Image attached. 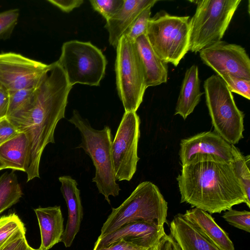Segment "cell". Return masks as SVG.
<instances>
[{
  "label": "cell",
  "instance_id": "obj_37",
  "mask_svg": "<svg viewBox=\"0 0 250 250\" xmlns=\"http://www.w3.org/2000/svg\"><path fill=\"white\" fill-rule=\"evenodd\" d=\"M9 103V93L0 85V120L6 118Z\"/></svg>",
  "mask_w": 250,
  "mask_h": 250
},
{
  "label": "cell",
  "instance_id": "obj_36",
  "mask_svg": "<svg viewBox=\"0 0 250 250\" xmlns=\"http://www.w3.org/2000/svg\"><path fill=\"white\" fill-rule=\"evenodd\" d=\"M150 250H181L177 242L169 234L166 233L161 238L158 244Z\"/></svg>",
  "mask_w": 250,
  "mask_h": 250
},
{
  "label": "cell",
  "instance_id": "obj_29",
  "mask_svg": "<svg viewBox=\"0 0 250 250\" xmlns=\"http://www.w3.org/2000/svg\"><path fill=\"white\" fill-rule=\"evenodd\" d=\"M89 2L93 9L107 21L120 10L124 0H90Z\"/></svg>",
  "mask_w": 250,
  "mask_h": 250
},
{
  "label": "cell",
  "instance_id": "obj_8",
  "mask_svg": "<svg viewBox=\"0 0 250 250\" xmlns=\"http://www.w3.org/2000/svg\"><path fill=\"white\" fill-rule=\"evenodd\" d=\"M57 63L71 86L76 83L99 86L105 75L107 60L90 42L77 40L63 43Z\"/></svg>",
  "mask_w": 250,
  "mask_h": 250
},
{
  "label": "cell",
  "instance_id": "obj_17",
  "mask_svg": "<svg viewBox=\"0 0 250 250\" xmlns=\"http://www.w3.org/2000/svg\"><path fill=\"white\" fill-rule=\"evenodd\" d=\"M169 229L170 235L181 250H221L202 235L181 213L174 216Z\"/></svg>",
  "mask_w": 250,
  "mask_h": 250
},
{
  "label": "cell",
  "instance_id": "obj_31",
  "mask_svg": "<svg viewBox=\"0 0 250 250\" xmlns=\"http://www.w3.org/2000/svg\"><path fill=\"white\" fill-rule=\"evenodd\" d=\"M220 77L224 81L231 92L239 94L248 100L250 99V80L229 74L221 75Z\"/></svg>",
  "mask_w": 250,
  "mask_h": 250
},
{
  "label": "cell",
  "instance_id": "obj_23",
  "mask_svg": "<svg viewBox=\"0 0 250 250\" xmlns=\"http://www.w3.org/2000/svg\"><path fill=\"white\" fill-rule=\"evenodd\" d=\"M22 192L14 172H6L0 176V214L21 197Z\"/></svg>",
  "mask_w": 250,
  "mask_h": 250
},
{
  "label": "cell",
  "instance_id": "obj_14",
  "mask_svg": "<svg viewBox=\"0 0 250 250\" xmlns=\"http://www.w3.org/2000/svg\"><path fill=\"white\" fill-rule=\"evenodd\" d=\"M196 154H209L232 163L231 145L215 132L205 131L181 141L179 158L182 166Z\"/></svg>",
  "mask_w": 250,
  "mask_h": 250
},
{
  "label": "cell",
  "instance_id": "obj_19",
  "mask_svg": "<svg viewBox=\"0 0 250 250\" xmlns=\"http://www.w3.org/2000/svg\"><path fill=\"white\" fill-rule=\"evenodd\" d=\"M40 229L39 250H48L60 242L64 232L63 218L60 206L39 208L34 209Z\"/></svg>",
  "mask_w": 250,
  "mask_h": 250
},
{
  "label": "cell",
  "instance_id": "obj_3",
  "mask_svg": "<svg viewBox=\"0 0 250 250\" xmlns=\"http://www.w3.org/2000/svg\"><path fill=\"white\" fill-rule=\"evenodd\" d=\"M68 121L78 129L81 136V143L77 148H82L90 157L95 168V176L92 181L110 204L109 196H118L121 190L114 170L110 127L105 125L101 130L93 128L88 121L83 118L76 110H73Z\"/></svg>",
  "mask_w": 250,
  "mask_h": 250
},
{
  "label": "cell",
  "instance_id": "obj_1",
  "mask_svg": "<svg viewBox=\"0 0 250 250\" xmlns=\"http://www.w3.org/2000/svg\"><path fill=\"white\" fill-rule=\"evenodd\" d=\"M61 67L50 66L35 88L32 100L7 119L19 132L24 133L28 148L25 172L27 182L40 178L39 166L44 149L55 143L54 132L59 121L65 118L69 93L72 88Z\"/></svg>",
  "mask_w": 250,
  "mask_h": 250
},
{
  "label": "cell",
  "instance_id": "obj_32",
  "mask_svg": "<svg viewBox=\"0 0 250 250\" xmlns=\"http://www.w3.org/2000/svg\"><path fill=\"white\" fill-rule=\"evenodd\" d=\"M25 228L15 233L0 249V250H28L30 246L25 237Z\"/></svg>",
  "mask_w": 250,
  "mask_h": 250
},
{
  "label": "cell",
  "instance_id": "obj_15",
  "mask_svg": "<svg viewBox=\"0 0 250 250\" xmlns=\"http://www.w3.org/2000/svg\"><path fill=\"white\" fill-rule=\"evenodd\" d=\"M61 191L68 208V219L61 242L65 247L71 246L79 231L83 217V209L77 181L68 175L60 176Z\"/></svg>",
  "mask_w": 250,
  "mask_h": 250
},
{
  "label": "cell",
  "instance_id": "obj_6",
  "mask_svg": "<svg viewBox=\"0 0 250 250\" xmlns=\"http://www.w3.org/2000/svg\"><path fill=\"white\" fill-rule=\"evenodd\" d=\"M241 0L192 1L197 4L190 19L189 51L197 53L221 41Z\"/></svg>",
  "mask_w": 250,
  "mask_h": 250
},
{
  "label": "cell",
  "instance_id": "obj_11",
  "mask_svg": "<svg viewBox=\"0 0 250 250\" xmlns=\"http://www.w3.org/2000/svg\"><path fill=\"white\" fill-rule=\"evenodd\" d=\"M49 64L14 52L0 53V85L9 93L36 88Z\"/></svg>",
  "mask_w": 250,
  "mask_h": 250
},
{
  "label": "cell",
  "instance_id": "obj_28",
  "mask_svg": "<svg viewBox=\"0 0 250 250\" xmlns=\"http://www.w3.org/2000/svg\"><path fill=\"white\" fill-rule=\"evenodd\" d=\"M222 217L231 225L250 232V212L247 210H237L232 208L226 210Z\"/></svg>",
  "mask_w": 250,
  "mask_h": 250
},
{
  "label": "cell",
  "instance_id": "obj_27",
  "mask_svg": "<svg viewBox=\"0 0 250 250\" xmlns=\"http://www.w3.org/2000/svg\"><path fill=\"white\" fill-rule=\"evenodd\" d=\"M152 7L149 6L145 9L136 19L127 32L124 35L131 42H134L140 36L146 35Z\"/></svg>",
  "mask_w": 250,
  "mask_h": 250
},
{
  "label": "cell",
  "instance_id": "obj_34",
  "mask_svg": "<svg viewBox=\"0 0 250 250\" xmlns=\"http://www.w3.org/2000/svg\"><path fill=\"white\" fill-rule=\"evenodd\" d=\"M150 249L125 239H121L108 246L97 250H150Z\"/></svg>",
  "mask_w": 250,
  "mask_h": 250
},
{
  "label": "cell",
  "instance_id": "obj_9",
  "mask_svg": "<svg viewBox=\"0 0 250 250\" xmlns=\"http://www.w3.org/2000/svg\"><path fill=\"white\" fill-rule=\"evenodd\" d=\"M116 49L118 94L125 112H136L147 88L143 65L134 42L125 36L122 37Z\"/></svg>",
  "mask_w": 250,
  "mask_h": 250
},
{
  "label": "cell",
  "instance_id": "obj_18",
  "mask_svg": "<svg viewBox=\"0 0 250 250\" xmlns=\"http://www.w3.org/2000/svg\"><path fill=\"white\" fill-rule=\"evenodd\" d=\"M145 76L146 88L167 82V64L162 61L152 48L146 35L138 37L134 42Z\"/></svg>",
  "mask_w": 250,
  "mask_h": 250
},
{
  "label": "cell",
  "instance_id": "obj_12",
  "mask_svg": "<svg viewBox=\"0 0 250 250\" xmlns=\"http://www.w3.org/2000/svg\"><path fill=\"white\" fill-rule=\"evenodd\" d=\"M199 55L217 75L229 74L250 80V59L242 46L221 41L203 49Z\"/></svg>",
  "mask_w": 250,
  "mask_h": 250
},
{
  "label": "cell",
  "instance_id": "obj_22",
  "mask_svg": "<svg viewBox=\"0 0 250 250\" xmlns=\"http://www.w3.org/2000/svg\"><path fill=\"white\" fill-rule=\"evenodd\" d=\"M28 148L26 134L20 132L0 145V159L7 168L25 172Z\"/></svg>",
  "mask_w": 250,
  "mask_h": 250
},
{
  "label": "cell",
  "instance_id": "obj_7",
  "mask_svg": "<svg viewBox=\"0 0 250 250\" xmlns=\"http://www.w3.org/2000/svg\"><path fill=\"white\" fill-rule=\"evenodd\" d=\"M206 102L214 132L230 145L243 138L244 113L236 105L224 81L212 75L204 82Z\"/></svg>",
  "mask_w": 250,
  "mask_h": 250
},
{
  "label": "cell",
  "instance_id": "obj_26",
  "mask_svg": "<svg viewBox=\"0 0 250 250\" xmlns=\"http://www.w3.org/2000/svg\"><path fill=\"white\" fill-rule=\"evenodd\" d=\"M20 10L11 9L0 12V40L9 39L17 24Z\"/></svg>",
  "mask_w": 250,
  "mask_h": 250
},
{
  "label": "cell",
  "instance_id": "obj_21",
  "mask_svg": "<svg viewBox=\"0 0 250 250\" xmlns=\"http://www.w3.org/2000/svg\"><path fill=\"white\" fill-rule=\"evenodd\" d=\"M198 67L192 65L186 71L175 110V115L185 120L199 103L203 92L200 91Z\"/></svg>",
  "mask_w": 250,
  "mask_h": 250
},
{
  "label": "cell",
  "instance_id": "obj_10",
  "mask_svg": "<svg viewBox=\"0 0 250 250\" xmlns=\"http://www.w3.org/2000/svg\"><path fill=\"white\" fill-rule=\"evenodd\" d=\"M140 119L136 112H125L112 141L111 151L116 180L129 181L140 158L138 145Z\"/></svg>",
  "mask_w": 250,
  "mask_h": 250
},
{
  "label": "cell",
  "instance_id": "obj_13",
  "mask_svg": "<svg viewBox=\"0 0 250 250\" xmlns=\"http://www.w3.org/2000/svg\"><path fill=\"white\" fill-rule=\"evenodd\" d=\"M164 227L142 221L131 222L109 234L99 236L93 250L108 246L121 239L150 249L158 244L166 233Z\"/></svg>",
  "mask_w": 250,
  "mask_h": 250
},
{
  "label": "cell",
  "instance_id": "obj_2",
  "mask_svg": "<svg viewBox=\"0 0 250 250\" xmlns=\"http://www.w3.org/2000/svg\"><path fill=\"white\" fill-rule=\"evenodd\" d=\"M181 203L210 214L246 203L245 193L232 163L209 154H196L182 166L176 178Z\"/></svg>",
  "mask_w": 250,
  "mask_h": 250
},
{
  "label": "cell",
  "instance_id": "obj_25",
  "mask_svg": "<svg viewBox=\"0 0 250 250\" xmlns=\"http://www.w3.org/2000/svg\"><path fill=\"white\" fill-rule=\"evenodd\" d=\"M25 228L15 213L0 217V249L18 230Z\"/></svg>",
  "mask_w": 250,
  "mask_h": 250
},
{
  "label": "cell",
  "instance_id": "obj_4",
  "mask_svg": "<svg viewBox=\"0 0 250 250\" xmlns=\"http://www.w3.org/2000/svg\"><path fill=\"white\" fill-rule=\"evenodd\" d=\"M167 203L157 186L149 181L143 182L119 207L112 208L99 236L138 221L164 226L167 223Z\"/></svg>",
  "mask_w": 250,
  "mask_h": 250
},
{
  "label": "cell",
  "instance_id": "obj_35",
  "mask_svg": "<svg viewBox=\"0 0 250 250\" xmlns=\"http://www.w3.org/2000/svg\"><path fill=\"white\" fill-rule=\"evenodd\" d=\"M47 1L66 13L80 7L84 2L83 0H48Z\"/></svg>",
  "mask_w": 250,
  "mask_h": 250
},
{
  "label": "cell",
  "instance_id": "obj_20",
  "mask_svg": "<svg viewBox=\"0 0 250 250\" xmlns=\"http://www.w3.org/2000/svg\"><path fill=\"white\" fill-rule=\"evenodd\" d=\"M183 217L199 232L221 250H235L234 245L225 231L207 211L197 208L186 210Z\"/></svg>",
  "mask_w": 250,
  "mask_h": 250
},
{
  "label": "cell",
  "instance_id": "obj_30",
  "mask_svg": "<svg viewBox=\"0 0 250 250\" xmlns=\"http://www.w3.org/2000/svg\"><path fill=\"white\" fill-rule=\"evenodd\" d=\"M35 89H24L9 93V103L7 117L30 102L33 98Z\"/></svg>",
  "mask_w": 250,
  "mask_h": 250
},
{
  "label": "cell",
  "instance_id": "obj_33",
  "mask_svg": "<svg viewBox=\"0 0 250 250\" xmlns=\"http://www.w3.org/2000/svg\"><path fill=\"white\" fill-rule=\"evenodd\" d=\"M19 133L7 118L0 120V145L12 139Z\"/></svg>",
  "mask_w": 250,
  "mask_h": 250
},
{
  "label": "cell",
  "instance_id": "obj_39",
  "mask_svg": "<svg viewBox=\"0 0 250 250\" xmlns=\"http://www.w3.org/2000/svg\"><path fill=\"white\" fill-rule=\"evenodd\" d=\"M28 250H39V249H35L31 247L30 246H29Z\"/></svg>",
  "mask_w": 250,
  "mask_h": 250
},
{
  "label": "cell",
  "instance_id": "obj_16",
  "mask_svg": "<svg viewBox=\"0 0 250 250\" xmlns=\"http://www.w3.org/2000/svg\"><path fill=\"white\" fill-rule=\"evenodd\" d=\"M157 0H124L123 6L111 18L106 21L105 28L109 34V44L116 48L122 37L129 30L139 15Z\"/></svg>",
  "mask_w": 250,
  "mask_h": 250
},
{
  "label": "cell",
  "instance_id": "obj_38",
  "mask_svg": "<svg viewBox=\"0 0 250 250\" xmlns=\"http://www.w3.org/2000/svg\"><path fill=\"white\" fill-rule=\"evenodd\" d=\"M7 168L6 165L4 164V163L0 159V170Z\"/></svg>",
  "mask_w": 250,
  "mask_h": 250
},
{
  "label": "cell",
  "instance_id": "obj_24",
  "mask_svg": "<svg viewBox=\"0 0 250 250\" xmlns=\"http://www.w3.org/2000/svg\"><path fill=\"white\" fill-rule=\"evenodd\" d=\"M233 161L232 162L235 172L244 188L246 205L250 208V157L244 156L234 145H231Z\"/></svg>",
  "mask_w": 250,
  "mask_h": 250
},
{
  "label": "cell",
  "instance_id": "obj_5",
  "mask_svg": "<svg viewBox=\"0 0 250 250\" xmlns=\"http://www.w3.org/2000/svg\"><path fill=\"white\" fill-rule=\"evenodd\" d=\"M189 18L161 10L149 19L146 36L154 51L166 63L177 66L189 51Z\"/></svg>",
  "mask_w": 250,
  "mask_h": 250
}]
</instances>
